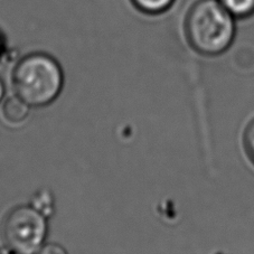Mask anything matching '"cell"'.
<instances>
[{
    "instance_id": "4",
    "label": "cell",
    "mask_w": 254,
    "mask_h": 254,
    "mask_svg": "<svg viewBox=\"0 0 254 254\" xmlns=\"http://www.w3.org/2000/svg\"><path fill=\"white\" fill-rule=\"evenodd\" d=\"M29 106L19 96L8 98L2 107V117L11 125H20L27 120L29 116Z\"/></svg>"
},
{
    "instance_id": "5",
    "label": "cell",
    "mask_w": 254,
    "mask_h": 254,
    "mask_svg": "<svg viewBox=\"0 0 254 254\" xmlns=\"http://www.w3.org/2000/svg\"><path fill=\"white\" fill-rule=\"evenodd\" d=\"M139 12L148 16H158L168 11L176 0H130Z\"/></svg>"
},
{
    "instance_id": "1",
    "label": "cell",
    "mask_w": 254,
    "mask_h": 254,
    "mask_svg": "<svg viewBox=\"0 0 254 254\" xmlns=\"http://www.w3.org/2000/svg\"><path fill=\"white\" fill-rule=\"evenodd\" d=\"M185 32L188 43L197 53L217 56L234 42L235 18L218 0H197L186 16Z\"/></svg>"
},
{
    "instance_id": "3",
    "label": "cell",
    "mask_w": 254,
    "mask_h": 254,
    "mask_svg": "<svg viewBox=\"0 0 254 254\" xmlns=\"http://www.w3.org/2000/svg\"><path fill=\"white\" fill-rule=\"evenodd\" d=\"M46 217L32 205H20L7 213L1 224L6 248L15 254H36L45 244Z\"/></svg>"
},
{
    "instance_id": "2",
    "label": "cell",
    "mask_w": 254,
    "mask_h": 254,
    "mask_svg": "<svg viewBox=\"0 0 254 254\" xmlns=\"http://www.w3.org/2000/svg\"><path fill=\"white\" fill-rule=\"evenodd\" d=\"M11 82L17 96L29 107L50 106L64 85L60 63L45 53H32L21 59L12 71Z\"/></svg>"
},
{
    "instance_id": "8",
    "label": "cell",
    "mask_w": 254,
    "mask_h": 254,
    "mask_svg": "<svg viewBox=\"0 0 254 254\" xmlns=\"http://www.w3.org/2000/svg\"><path fill=\"white\" fill-rule=\"evenodd\" d=\"M36 254H68L66 249L58 243H45Z\"/></svg>"
},
{
    "instance_id": "7",
    "label": "cell",
    "mask_w": 254,
    "mask_h": 254,
    "mask_svg": "<svg viewBox=\"0 0 254 254\" xmlns=\"http://www.w3.org/2000/svg\"><path fill=\"white\" fill-rule=\"evenodd\" d=\"M244 148L250 160L254 165V120L248 126L244 132Z\"/></svg>"
},
{
    "instance_id": "6",
    "label": "cell",
    "mask_w": 254,
    "mask_h": 254,
    "mask_svg": "<svg viewBox=\"0 0 254 254\" xmlns=\"http://www.w3.org/2000/svg\"><path fill=\"white\" fill-rule=\"evenodd\" d=\"M235 19L249 18L254 15V0H218Z\"/></svg>"
},
{
    "instance_id": "9",
    "label": "cell",
    "mask_w": 254,
    "mask_h": 254,
    "mask_svg": "<svg viewBox=\"0 0 254 254\" xmlns=\"http://www.w3.org/2000/svg\"><path fill=\"white\" fill-rule=\"evenodd\" d=\"M8 51L9 50H8V43H7L6 35L3 34L1 29H0V60H1L5 55H7Z\"/></svg>"
},
{
    "instance_id": "10",
    "label": "cell",
    "mask_w": 254,
    "mask_h": 254,
    "mask_svg": "<svg viewBox=\"0 0 254 254\" xmlns=\"http://www.w3.org/2000/svg\"><path fill=\"white\" fill-rule=\"evenodd\" d=\"M3 95H5V85H3L1 78H0V102L2 101Z\"/></svg>"
}]
</instances>
